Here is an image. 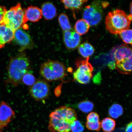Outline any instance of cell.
<instances>
[{"label": "cell", "mask_w": 132, "mask_h": 132, "mask_svg": "<svg viewBox=\"0 0 132 132\" xmlns=\"http://www.w3.org/2000/svg\"><path fill=\"white\" fill-rule=\"evenodd\" d=\"M106 3L95 1L86 6L83 14V19L90 26L98 24L103 17V8L108 5Z\"/></svg>", "instance_id": "52a82bcc"}, {"label": "cell", "mask_w": 132, "mask_h": 132, "mask_svg": "<svg viewBox=\"0 0 132 132\" xmlns=\"http://www.w3.org/2000/svg\"><path fill=\"white\" fill-rule=\"evenodd\" d=\"M78 108L84 113H87L92 111L93 109L94 105L92 102L88 100H85L79 103Z\"/></svg>", "instance_id": "603a6c76"}, {"label": "cell", "mask_w": 132, "mask_h": 132, "mask_svg": "<svg viewBox=\"0 0 132 132\" xmlns=\"http://www.w3.org/2000/svg\"><path fill=\"white\" fill-rule=\"evenodd\" d=\"M123 113L122 107L118 104L112 105L109 110V114L111 118L117 119L121 116Z\"/></svg>", "instance_id": "44dd1931"}, {"label": "cell", "mask_w": 132, "mask_h": 132, "mask_svg": "<svg viewBox=\"0 0 132 132\" xmlns=\"http://www.w3.org/2000/svg\"><path fill=\"white\" fill-rule=\"evenodd\" d=\"M125 131L126 132H132V122H130L127 125Z\"/></svg>", "instance_id": "83f0119b"}, {"label": "cell", "mask_w": 132, "mask_h": 132, "mask_svg": "<svg viewBox=\"0 0 132 132\" xmlns=\"http://www.w3.org/2000/svg\"><path fill=\"white\" fill-rule=\"evenodd\" d=\"M14 31L3 24H0V49L5 44L11 42L14 39Z\"/></svg>", "instance_id": "5bb4252c"}, {"label": "cell", "mask_w": 132, "mask_h": 132, "mask_svg": "<svg viewBox=\"0 0 132 132\" xmlns=\"http://www.w3.org/2000/svg\"><path fill=\"white\" fill-rule=\"evenodd\" d=\"M24 11L20 3H18L6 11L0 24L4 25L15 32L23 25Z\"/></svg>", "instance_id": "8992f818"}, {"label": "cell", "mask_w": 132, "mask_h": 132, "mask_svg": "<svg viewBox=\"0 0 132 132\" xmlns=\"http://www.w3.org/2000/svg\"><path fill=\"white\" fill-rule=\"evenodd\" d=\"M21 81L26 85L30 86L34 85L36 81L35 77L29 71L23 76Z\"/></svg>", "instance_id": "d4e9b609"}, {"label": "cell", "mask_w": 132, "mask_h": 132, "mask_svg": "<svg viewBox=\"0 0 132 132\" xmlns=\"http://www.w3.org/2000/svg\"><path fill=\"white\" fill-rule=\"evenodd\" d=\"M42 15L46 20H50L57 15V10L55 6L52 3H44L42 6Z\"/></svg>", "instance_id": "2e32d148"}, {"label": "cell", "mask_w": 132, "mask_h": 132, "mask_svg": "<svg viewBox=\"0 0 132 132\" xmlns=\"http://www.w3.org/2000/svg\"><path fill=\"white\" fill-rule=\"evenodd\" d=\"M78 52L82 57L87 58L93 55L95 49L93 46L88 43L85 42L79 46Z\"/></svg>", "instance_id": "e0dca14e"}, {"label": "cell", "mask_w": 132, "mask_h": 132, "mask_svg": "<svg viewBox=\"0 0 132 132\" xmlns=\"http://www.w3.org/2000/svg\"><path fill=\"white\" fill-rule=\"evenodd\" d=\"M15 116V113L7 103L4 101L0 102V132H3Z\"/></svg>", "instance_id": "8fae6325"}, {"label": "cell", "mask_w": 132, "mask_h": 132, "mask_svg": "<svg viewBox=\"0 0 132 132\" xmlns=\"http://www.w3.org/2000/svg\"><path fill=\"white\" fill-rule=\"evenodd\" d=\"M86 59L77 62V69L73 74L74 79L82 84L88 83L93 77V67L89 62V57Z\"/></svg>", "instance_id": "ba28073f"}, {"label": "cell", "mask_w": 132, "mask_h": 132, "mask_svg": "<svg viewBox=\"0 0 132 132\" xmlns=\"http://www.w3.org/2000/svg\"><path fill=\"white\" fill-rule=\"evenodd\" d=\"M132 21L122 10L117 9L108 13L105 18L106 29L111 34H118L129 29Z\"/></svg>", "instance_id": "277c9868"}, {"label": "cell", "mask_w": 132, "mask_h": 132, "mask_svg": "<svg viewBox=\"0 0 132 132\" xmlns=\"http://www.w3.org/2000/svg\"><path fill=\"white\" fill-rule=\"evenodd\" d=\"M59 21L61 28L64 32L72 29L68 16L67 14L64 13L61 14L59 16Z\"/></svg>", "instance_id": "7402d4cb"}, {"label": "cell", "mask_w": 132, "mask_h": 132, "mask_svg": "<svg viewBox=\"0 0 132 132\" xmlns=\"http://www.w3.org/2000/svg\"><path fill=\"white\" fill-rule=\"evenodd\" d=\"M124 42L132 46V29H128L119 34Z\"/></svg>", "instance_id": "cb8c5ba5"}, {"label": "cell", "mask_w": 132, "mask_h": 132, "mask_svg": "<svg viewBox=\"0 0 132 132\" xmlns=\"http://www.w3.org/2000/svg\"><path fill=\"white\" fill-rule=\"evenodd\" d=\"M63 39L64 43L68 48L75 49L78 47L80 42V37L75 30L64 32Z\"/></svg>", "instance_id": "7c38bea8"}, {"label": "cell", "mask_w": 132, "mask_h": 132, "mask_svg": "<svg viewBox=\"0 0 132 132\" xmlns=\"http://www.w3.org/2000/svg\"><path fill=\"white\" fill-rule=\"evenodd\" d=\"M87 1L75 0V1H61L64 4L66 9H71L76 10L80 9L82 5L86 3Z\"/></svg>", "instance_id": "d6986e66"}, {"label": "cell", "mask_w": 132, "mask_h": 132, "mask_svg": "<svg viewBox=\"0 0 132 132\" xmlns=\"http://www.w3.org/2000/svg\"><path fill=\"white\" fill-rule=\"evenodd\" d=\"M7 11V10L5 7L0 6V23L2 21Z\"/></svg>", "instance_id": "4316f807"}, {"label": "cell", "mask_w": 132, "mask_h": 132, "mask_svg": "<svg viewBox=\"0 0 132 132\" xmlns=\"http://www.w3.org/2000/svg\"><path fill=\"white\" fill-rule=\"evenodd\" d=\"M130 14L128 16L132 21V2H131L130 5Z\"/></svg>", "instance_id": "f1b7e54d"}, {"label": "cell", "mask_w": 132, "mask_h": 132, "mask_svg": "<svg viewBox=\"0 0 132 132\" xmlns=\"http://www.w3.org/2000/svg\"><path fill=\"white\" fill-rule=\"evenodd\" d=\"M86 126L88 130L97 131H100L101 128V122L98 113L93 112L89 114L87 117Z\"/></svg>", "instance_id": "9a60e30c"}, {"label": "cell", "mask_w": 132, "mask_h": 132, "mask_svg": "<svg viewBox=\"0 0 132 132\" xmlns=\"http://www.w3.org/2000/svg\"><path fill=\"white\" fill-rule=\"evenodd\" d=\"M49 130L53 132H70L71 126L77 120L73 109L62 106L56 109L49 116Z\"/></svg>", "instance_id": "6da1fadb"}, {"label": "cell", "mask_w": 132, "mask_h": 132, "mask_svg": "<svg viewBox=\"0 0 132 132\" xmlns=\"http://www.w3.org/2000/svg\"><path fill=\"white\" fill-rule=\"evenodd\" d=\"M116 122L110 118L104 119L101 122V127L105 132H111L114 130L116 126Z\"/></svg>", "instance_id": "ffe728a7"}, {"label": "cell", "mask_w": 132, "mask_h": 132, "mask_svg": "<svg viewBox=\"0 0 132 132\" xmlns=\"http://www.w3.org/2000/svg\"><path fill=\"white\" fill-rule=\"evenodd\" d=\"M115 68L120 73L132 74V47L123 44L113 49Z\"/></svg>", "instance_id": "3957f363"}, {"label": "cell", "mask_w": 132, "mask_h": 132, "mask_svg": "<svg viewBox=\"0 0 132 132\" xmlns=\"http://www.w3.org/2000/svg\"><path fill=\"white\" fill-rule=\"evenodd\" d=\"M66 68L62 63L48 60L41 66L40 75L46 80L52 81L61 80L66 75Z\"/></svg>", "instance_id": "5b68a950"}, {"label": "cell", "mask_w": 132, "mask_h": 132, "mask_svg": "<svg viewBox=\"0 0 132 132\" xmlns=\"http://www.w3.org/2000/svg\"><path fill=\"white\" fill-rule=\"evenodd\" d=\"M30 63L24 53L11 59L7 68V77L4 81L6 85H11L16 87L20 84L25 74L29 71Z\"/></svg>", "instance_id": "7a4b0ae2"}, {"label": "cell", "mask_w": 132, "mask_h": 132, "mask_svg": "<svg viewBox=\"0 0 132 132\" xmlns=\"http://www.w3.org/2000/svg\"><path fill=\"white\" fill-rule=\"evenodd\" d=\"M42 11L40 8L36 6H30L25 10L23 25L28 21L33 22H37L42 18Z\"/></svg>", "instance_id": "4fadbf2b"}, {"label": "cell", "mask_w": 132, "mask_h": 132, "mask_svg": "<svg viewBox=\"0 0 132 132\" xmlns=\"http://www.w3.org/2000/svg\"><path fill=\"white\" fill-rule=\"evenodd\" d=\"M84 130L83 125L77 120L74 122L71 126V131L72 132H82Z\"/></svg>", "instance_id": "484cf974"}, {"label": "cell", "mask_w": 132, "mask_h": 132, "mask_svg": "<svg viewBox=\"0 0 132 132\" xmlns=\"http://www.w3.org/2000/svg\"><path fill=\"white\" fill-rule=\"evenodd\" d=\"M90 26L83 19H81L76 22L74 28L75 30L79 35H82L88 32Z\"/></svg>", "instance_id": "ac0fdd59"}, {"label": "cell", "mask_w": 132, "mask_h": 132, "mask_svg": "<svg viewBox=\"0 0 132 132\" xmlns=\"http://www.w3.org/2000/svg\"><path fill=\"white\" fill-rule=\"evenodd\" d=\"M29 93L31 97L37 101L45 100L50 93V87L46 81L38 79L30 87Z\"/></svg>", "instance_id": "9c48e42d"}, {"label": "cell", "mask_w": 132, "mask_h": 132, "mask_svg": "<svg viewBox=\"0 0 132 132\" xmlns=\"http://www.w3.org/2000/svg\"><path fill=\"white\" fill-rule=\"evenodd\" d=\"M13 40L20 47V52L26 49H32L34 46L30 36L21 28L15 31Z\"/></svg>", "instance_id": "30bf717a"}]
</instances>
